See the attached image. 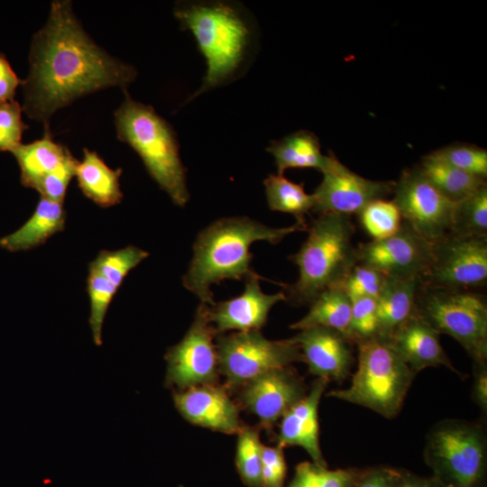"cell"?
Here are the masks:
<instances>
[{
    "label": "cell",
    "mask_w": 487,
    "mask_h": 487,
    "mask_svg": "<svg viewBox=\"0 0 487 487\" xmlns=\"http://www.w3.org/2000/svg\"><path fill=\"white\" fill-rule=\"evenodd\" d=\"M29 60L22 109L45 131L60 108L103 88L124 89L137 76L133 66L96 44L69 0L51 3L47 23L32 37Z\"/></svg>",
    "instance_id": "6da1fadb"
},
{
    "label": "cell",
    "mask_w": 487,
    "mask_h": 487,
    "mask_svg": "<svg viewBox=\"0 0 487 487\" xmlns=\"http://www.w3.org/2000/svg\"><path fill=\"white\" fill-rule=\"evenodd\" d=\"M299 223L287 227H271L246 216L220 218L204 228L193 244V256L183 276V286L202 303L215 301L211 286L225 280H245L252 270L251 245L258 241L279 244L287 235L305 231Z\"/></svg>",
    "instance_id": "7a4b0ae2"
},
{
    "label": "cell",
    "mask_w": 487,
    "mask_h": 487,
    "mask_svg": "<svg viewBox=\"0 0 487 487\" xmlns=\"http://www.w3.org/2000/svg\"><path fill=\"white\" fill-rule=\"evenodd\" d=\"M180 25L192 32L207 61L202 84L189 100L230 82L250 54L253 30L236 5L222 1L179 2L174 8Z\"/></svg>",
    "instance_id": "3957f363"
},
{
    "label": "cell",
    "mask_w": 487,
    "mask_h": 487,
    "mask_svg": "<svg viewBox=\"0 0 487 487\" xmlns=\"http://www.w3.org/2000/svg\"><path fill=\"white\" fill-rule=\"evenodd\" d=\"M307 230V239L289 257L299 269V278L285 287L287 300L299 305H310L324 290L340 287L357 264L351 216L318 215Z\"/></svg>",
    "instance_id": "277c9868"
},
{
    "label": "cell",
    "mask_w": 487,
    "mask_h": 487,
    "mask_svg": "<svg viewBox=\"0 0 487 487\" xmlns=\"http://www.w3.org/2000/svg\"><path fill=\"white\" fill-rule=\"evenodd\" d=\"M117 137L130 145L142 159L148 173L178 207L189 199L186 169L171 125L148 105L137 102L125 92L115 112Z\"/></svg>",
    "instance_id": "5b68a950"
},
{
    "label": "cell",
    "mask_w": 487,
    "mask_h": 487,
    "mask_svg": "<svg viewBox=\"0 0 487 487\" xmlns=\"http://www.w3.org/2000/svg\"><path fill=\"white\" fill-rule=\"evenodd\" d=\"M357 367L346 389L327 393L386 418L400 411L416 374L390 345L378 337L361 342Z\"/></svg>",
    "instance_id": "8992f818"
},
{
    "label": "cell",
    "mask_w": 487,
    "mask_h": 487,
    "mask_svg": "<svg viewBox=\"0 0 487 487\" xmlns=\"http://www.w3.org/2000/svg\"><path fill=\"white\" fill-rule=\"evenodd\" d=\"M424 457L439 487H483L487 464L483 424L440 420L426 436Z\"/></svg>",
    "instance_id": "52a82bcc"
},
{
    "label": "cell",
    "mask_w": 487,
    "mask_h": 487,
    "mask_svg": "<svg viewBox=\"0 0 487 487\" xmlns=\"http://www.w3.org/2000/svg\"><path fill=\"white\" fill-rule=\"evenodd\" d=\"M415 313L456 340L473 363H487V305L482 295L420 286Z\"/></svg>",
    "instance_id": "ba28073f"
},
{
    "label": "cell",
    "mask_w": 487,
    "mask_h": 487,
    "mask_svg": "<svg viewBox=\"0 0 487 487\" xmlns=\"http://www.w3.org/2000/svg\"><path fill=\"white\" fill-rule=\"evenodd\" d=\"M216 347L219 373L230 389L268 371L303 362L299 347L290 338L269 340L260 330L219 335Z\"/></svg>",
    "instance_id": "9c48e42d"
},
{
    "label": "cell",
    "mask_w": 487,
    "mask_h": 487,
    "mask_svg": "<svg viewBox=\"0 0 487 487\" xmlns=\"http://www.w3.org/2000/svg\"><path fill=\"white\" fill-rule=\"evenodd\" d=\"M207 304L200 302L184 337L165 354L168 387L186 390L216 383L218 360L214 337L216 330L208 317Z\"/></svg>",
    "instance_id": "30bf717a"
},
{
    "label": "cell",
    "mask_w": 487,
    "mask_h": 487,
    "mask_svg": "<svg viewBox=\"0 0 487 487\" xmlns=\"http://www.w3.org/2000/svg\"><path fill=\"white\" fill-rule=\"evenodd\" d=\"M487 280V237L450 234L432 244L424 287L470 291Z\"/></svg>",
    "instance_id": "8fae6325"
},
{
    "label": "cell",
    "mask_w": 487,
    "mask_h": 487,
    "mask_svg": "<svg viewBox=\"0 0 487 487\" xmlns=\"http://www.w3.org/2000/svg\"><path fill=\"white\" fill-rule=\"evenodd\" d=\"M392 192L402 220L427 241L434 244L451 234L456 204L446 198L418 167L404 170Z\"/></svg>",
    "instance_id": "7c38bea8"
},
{
    "label": "cell",
    "mask_w": 487,
    "mask_h": 487,
    "mask_svg": "<svg viewBox=\"0 0 487 487\" xmlns=\"http://www.w3.org/2000/svg\"><path fill=\"white\" fill-rule=\"evenodd\" d=\"M329 154L322 181L312 194V210L318 215H358L369 203L393 191L395 181L366 179L344 165L332 152Z\"/></svg>",
    "instance_id": "4fadbf2b"
},
{
    "label": "cell",
    "mask_w": 487,
    "mask_h": 487,
    "mask_svg": "<svg viewBox=\"0 0 487 487\" xmlns=\"http://www.w3.org/2000/svg\"><path fill=\"white\" fill-rule=\"evenodd\" d=\"M357 263L372 267L386 277L419 279L427 271L432 256V244L402 222L394 234L360 244Z\"/></svg>",
    "instance_id": "5bb4252c"
},
{
    "label": "cell",
    "mask_w": 487,
    "mask_h": 487,
    "mask_svg": "<svg viewBox=\"0 0 487 487\" xmlns=\"http://www.w3.org/2000/svg\"><path fill=\"white\" fill-rule=\"evenodd\" d=\"M239 399L263 427H271L308 392L290 366L263 372L241 387Z\"/></svg>",
    "instance_id": "9a60e30c"
},
{
    "label": "cell",
    "mask_w": 487,
    "mask_h": 487,
    "mask_svg": "<svg viewBox=\"0 0 487 487\" xmlns=\"http://www.w3.org/2000/svg\"><path fill=\"white\" fill-rule=\"evenodd\" d=\"M300 349L303 362L317 378L341 382L354 362V344L343 334L326 327H309L290 338Z\"/></svg>",
    "instance_id": "2e32d148"
},
{
    "label": "cell",
    "mask_w": 487,
    "mask_h": 487,
    "mask_svg": "<svg viewBox=\"0 0 487 487\" xmlns=\"http://www.w3.org/2000/svg\"><path fill=\"white\" fill-rule=\"evenodd\" d=\"M262 279L264 278L257 273L248 277L241 295L209 306L208 317L216 333L260 330L266 324L272 307L287 300L283 291L264 293L260 286Z\"/></svg>",
    "instance_id": "e0dca14e"
},
{
    "label": "cell",
    "mask_w": 487,
    "mask_h": 487,
    "mask_svg": "<svg viewBox=\"0 0 487 487\" xmlns=\"http://www.w3.org/2000/svg\"><path fill=\"white\" fill-rule=\"evenodd\" d=\"M173 401L189 423L225 434H237L243 427L239 409L226 389L216 383L175 391Z\"/></svg>",
    "instance_id": "ac0fdd59"
},
{
    "label": "cell",
    "mask_w": 487,
    "mask_h": 487,
    "mask_svg": "<svg viewBox=\"0 0 487 487\" xmlns=\"http://www.w3.org/2000/svg\"><path fill=\"white\" fill-rule=\"evenodd\" d=\"M328 381L317 378L307 394L282 417L277 437L279 446L302 447L314 464L326 467L319 444L318 406Z\"/></svg>",
    "instance_id": "d6986e66"
},
{
    "label": "cell",
    "mask_w": 487,
    "mask_h": 487,
    "mask_svg": "<svg viewBox=\"0 0 487 487\" xmlns=\"http://www.w3.org/2000/svg\"><path fill=\"white\" fill-rule=\"evenodd\" d=\"M439 335L414 313L386 342L415 374L424 369L439 366L460 374L445 352Z\"/></svg>",
    "instance_id": "ffe728a7"
},
{
    "label": "cell",
    "mask_w": 487,
    "mask_h": 487,
    "mask_svg": "<svg viewBox=\"0 0 487 487\" xmlns=\"http://www.w3.org/2000/svg\"><path fill=\"white\" fill-rule=\"evenodd\" d=\"M12 153L21 170L22 184L34 189L46 177L75 167L78 162L66 146L52 140L50 131H45L40 140L21 143Z\"/></svg>",
    "instance_id": "44dd1931"
},
{
    "label": "cell",
    "mask_w": 487,
    "mask_h": 487,
    "mask_svg": "<svg viewBox=\"0 0 487 487\" xmlns=\"http://www.w3.org/2000/svg\"><path fill=\"white\" fill-rule=\"evenodd\" d=\"M420 286L419 279L386 277L382 290L376 299L378 338L387 341L414 315Z\"/></svg>",
    "instance_id": "7402d4cb"
},
{
    "label": "cell",
    "mask_w": 487,
    "mask_h": 487,
    "mask_svg": "<svg viewBox=\"0 0 487 487\" xmlns=\"http://www.w3.org/2000/svg\"><path fill=\"white\" fill-rule=\"evenodd\" d=\"M65 224L63 203L41 197L30 218L17 230L0 238V247L9 252L36 248L63 231Z\"/></svg>",
    "instance_id": "603a6c76"
},
{
    "label": "cell",
    "mask_w": 487,
    "mask_h": 487,
    "mask_svg": "<svg viewBox=\"0 0 487 487\" xmlns=\"http://www.w3.org/2000/svg\"><path fill=\"white\" fill-rule=\"evenodd\" d=\"M83 152V160L78 161L74 176L82 193L101 207L119 204L123 199L122 169L109 168L96 152L84 148Z\"/></svg>",
    "instance_id": "cb8c5ba5"
},
{
    "label": "cell",
    "mask_w": 487,
    "mask_h": 487,
    "mask_svg": "<svg viewBox=\"0 0 487 487\" xmlns=\"http://www.w3.org/2000/svg\"><path fill=\"white\" fill-rule=\"evenodd\" d=\"M266 150L274 157L278 175L291 168H313L322 172L330 160V154H322L316 134L305 130L271 141Z\"/></svg>",
    "instance_id": "d4e9b609"
},
{
    "label": "cell",
    "mask_w": 487,
    "mask_h": 487,
    "mask_svg": "<svg viewBox=\"0 0 487 487\" xmlns=\"http://www.w3.org/2000/svg\"><path fill=\"white\" fill-rule=\"evenodd\" d=\"M352 300L341 287L324 290L310 304L308 312L290 328L303 330L320 326L335 330L345 337L350 325ZM347 338V337H346Z\"/></svg>",
    "instance_id": "484cf974"
},
{
    "label": "cell",
    "mask_w": 487,
    "mask_h": 487,
    "mask_svg": "<svg viewBox=\"0 0 487 487\" xmlns=\"http://www.w3.org/2000/svg\"><path fill=\"white\" fill-rule=\"evenodd\" d=\"M417 167L446 198L455 204L464 200L486 184V179L454 168L428 154L422 158Z\"/></svg>",
    "instance_id": "4316f807"
},
{
    "label": "cell",
    "mask_w": 487,
    "mask_h": 487,
    "mask_svg": "<svg viewBox=\"0 0 487 487\" xmlns=\"http://www.w3.org/2000/svg\"><path fill=\"white\" fill-rule=\"evenodd\" d=\"M271 210L292 215L297 223L306 225L305 216L314 207V198L302 184L290 181L283 175H270L263 181Z\"/></svg>",
    "instance_id": "83f0119b"
},
{
    "label": "cell",
    "mask_w": 487,
    "mask_h": 487,
    "mask_svg": "<svg viewBox=\"0 0 487 487\" xmlns=\"http://www.w3.org/2000/svg\"><path fill=\"white\" fill-rule=\"evenodd\" d=\"M451 234L487 237V184L455 205Z\"/></svg>",
    "instance_id": "f1b7e54d"
},
{
    "label": "cell",
    "mask_w": 487,
    "mask_h": 487,
    "mask_svg": "<svg viewBox=\"0 0 487 487\" xmlns=\"http://www.w3.org/2000/svg\"><path fill=\"white\" fill-rule=\"evenodd\" d=\"M148 256V252L128 245L115 251L102 250L88 265L119 289L128 273Z\"/></svg>",
    "instance_id": "f546056e"
},
{
    "label": "cell",
    "mask_w": 487,
    "mask_h": 487,
    "mask_svg": "<svg viewBox=\"0 0 487 487\" xmlns=\"http://www.w3.org/2000/svg\"><path fill=\"white\" fill-rule=\"evenodd\" d=\"M118 289L100 274L95 268L88 265L87 278V291L89 298L90 314L89 326L96 345L102 344V329L107 309Z\"/></svg>",
    "instance_id": "4dcf8cb0"
},
{
    "label": "cell",
    "mask_w": 487,
    "mask_h": 487,
    "mask_svg": "<svg viewBox=\"0 0 487 487\" xmlns=\"http://www.w3.org/2000/svg\"><path fill=\"white\" fill-rule=\"evenodd\" d=\"M262 446L257 428L242 427L237 432L236 466L244 482L252 487H262Z\"/></svg>",
    "instance_id": "1f68e13d"
},
{
    "label": "cell",
    "mask_w": 487,
    "mask_h": 487,
    "mask_svg": "<svg viewBox=\"0 0 487 487\" xmlns=\"http://www.w3.org/2000/svg\"><path fill=\"white\" fill-rule=\"evenodd\" d=\"M362 227L372 240L389 237L397 233L402 217L392 200L384 198L369 203L358 215Z\"/></svg>",
    "instance_id": "d6a6232c"
},
{
    "label": "cell",
    "mask_w": 487,
    "mask_h": 487,
    "mask_svg": "<svg viewBox=\"0 0 487 487\" xmlns=\"http://www.w3.org/2000/svg\"><path fill=\"white\" fill-rule=\"evenodd\" d=\"M428 155L479 179L487 178L486 149L467 143H453L439 148Z\"/></svg>",
    "instance_id": "836d02e7"
},
{
    "label": "cell",
    "mask_w": 487,
    "mask_h": 487,
    "mask_svg": "<svg viewBox=\"0 0 487 487\" xmlns=\"http://www.w3.org/2000/svg\"><path fill=\"white\" fill-rule=\"evenodd\" d=\"M378 336L376 299L361 298L352 300L351 319L347 339L354 345Z\"/></svg>",
    "instance_id": "e575fe53"
},
{
    "label": "cell",
    "mask_w": 487,
    "mask_h": 487,
    "mask_svg": "<svg viewBox=\"0 0 487 487\" xmlns=\"http://www.w3.org/2000/svg\"><path fill=\"white\" fill-rule=\"evenodd\" d=\"M386 276L379 271L357 263L340 286L351 300L361 298L377 299L381 294Z\"/></svg>",
    "instance_id": "d590c367"
},
{
    "label": "cell",
    "mask_w": 487,
    "mask_h": 487,
    "mask_svg": "<svg viewBox=\"0 0 487 487\" xmlns=\"http://www.w3.org/2000/svg\"><path fill=\"white\" fill-rule=\"evenodd\" d=\"M22 106L15 100L0 104V151L13 152L22 142L28 125L22 119Z\"/></svg>",
    "instance_id": "8d00e7d4"
},
{
    "label": "cell",
    "mask_w": 487,
    "mask_h": 487,
    "mask_svg": "<svg viewBox=\"0 0 487 487\" xmlns=\"http://www.w3.org/2000/svg\"><path fill=\"white\" fill-rule=\"evenodd\" d=\"M283 448L262 446V487H282L287 466Z\"/></svg>",
    "instance_id": "74e56055"
},
{
    "label": "cell",
    "mask_w": 487,
    "mask_h": 487,
    "mask_svg": "<svg viewBox=\"0 0 487 487\" xmlns=\"http://www.w3.org/2000/svg\"><path fill=\"white\" fill-rule=\"evenodd\" d=\"M401 472L380 467L360 472L353 487H395Z\"/></svg>",
    "instance_id": "f35d334b"
},
{
    "label": "cell",
    "mask_w": 487,
    "mask_h": 487,
    "mask_svg": "<svg viewBox=\"0 0 487 487\" xmlns=\"http://www.w3.org/2000/svg\"><path fill=\"white\" fill-rule=\"evenodd\" d=\"M22 82L5 56L0 52V104L14 100L16 88Z\"/></svg>",
    "instance_id": "ab89813d"
},
{
    "label": "cell",
    "mask_w": 487,
    "mask_h": 487,
    "mask_svg": "<svg viewBox=\"0 0 487 487\" xmlns=\"http://www.w3.org/2000/svg\"><path fill=\"white\" fill-rule=\"evenodd\" d=\"M314 463H301L296 468L293 480L288 487H324L321 468Z\"/></svg>",
    "instance_id": "60d3db41"
},
{
    "label": "cell",
    "mask_w": 487,
    "mask_h": 487,
    "mask_svg": "<svg viewBox=\"0 0 487 487\" xmlns=\"http://www.w3.org/2000/svg\"><path fill=\"white\" fill-rule=\"evenodd\" d=\"M472 398L481 411L487 413V363H473Z\"/></svg>",
    "instance_id": "b9f144b4"
},
{
    "label": "cell",
    "mask_w": 487,
    "mask_h": 487,
    "mask_svg": "<svg viewBox=\"0 0 487 487\" xmlns=\"http://www.w3.org/2000/svg\"><path fill=\"white\" fill-rule=\"evenodd\" d=\"M395 487H439L431 478H423L411 473H402Z\"/></svg>",
    "instance_id": "7bdbcfd3"
}]
</instances>
